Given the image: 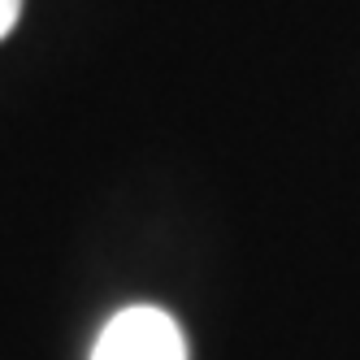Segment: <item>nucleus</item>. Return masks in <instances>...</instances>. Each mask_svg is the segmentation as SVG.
<instances>
[{"label":"nucleus","instance_id":"obj_1","mask_svg":"<svg viewBox=\"0 0 360 360\" xmlns=\"http://www.w3.org/2000/svg\"><path fill=\"white\" fill-rule=\"evenodd\" d=\"M91 360H187V339L165 308L131 304L105 321Z\"/></svg>","mask_w":360,"mask_h":360},{"label":"nucleus","instance_id":"obj_2","mask_svg":"<svg viewBox=\"0 0 360 360\" xmlns=\"http://www.w3.org/2000/svg\"><path fill=\"white\" fill-rule=\"evenodd\" d=\"M18 13H22V0H0V39L18 27Z\"/></svg>","mask_w":360,"mask_h":360}]
</instances>
